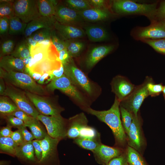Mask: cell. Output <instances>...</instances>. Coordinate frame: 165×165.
Returning <instances> with one entry per match:
<instances>
[{
  "mask_svg": "<svg viewBox=\"0 0 165 165\" xmlns=\"http://www.w3.org/2000/svg\"><path fill=\"white\" fill-rule=\"evenodd\" d=\"M120 102L115 97L113 104L108 110H96L90 107L83 110L107 125L111 130L114 138V146L125 149L128 145L127 138L122 124Z\"/></svg>",
  "mask_w": 165,
  "mask_h": 165,
  "instance_id": "1",
  "label": "cell"
},
{
  "mask_svg": "<svg viewBox=\"0 0 165 165\" xmlns=\"http://www.w3.org/2000/svg\"><path fill=\"white\" fill-rule=\"evenodd\" d=\"M0 77L7 84L25 91L42 96H48L46 87L35 82L29 75L24 72H7L0 68Z\"/></svg>",
  "mask_w": 165,
  "mask_h": 165,
  "instance_id": "2",
  "label": "cell"
},
{
  "mask_svg": "<svg viewBox=\"0 0 165 165\" xmlns=\"http://www.w3.org/2000/svg\"><path fill=\"white\" fill-rule=\"evenodd\" d=\"M46 88L49 93L56 90H60L72 99L83 110L90 107L79 89L64 74L59 78L54 77Z\"/></svg>",
  "mask_w": 165,
  "mask_h": 165,
  "instance_id": "3",
  "label": "cell"
},
{
  "mask_svg": "<svg viewBox=\"0 0 165 165\" xmlns=\"http://www.w3.org/2000/svg\"><path fill=\"white\" fill-rule=\"evenodd\" d=\"M157 3H140L128 0H116L112 4V9L120 14H139L146 16L151 20L157 8Z\"/></svg>",
  "mask_w": 165,
  "mask_h": 165,
  "instance_id": "4",
  "label": "cell"
},
{
  "mask_svg": "<svg viewBox=\"0 0 165 165\" xmlns=\"http://www.w3.org/2000/svg\"><path fill=\"white\" fill-rule=\"evenodd\" d=\"M63 65L64 74L75 86L89 96L94 95V85L85 73L76 66L72 58Z\"/></svg>",
  "mask_w": 165,
  "mask_h": 165,
  "instance_id": "5",
  "label": "cell"
},
{
  "mask_svg": "<svg viewBox=\"0 0 165 165\" xmlns=\"http://www.w3.org/2000/svg\"><path fill=\"white\" fill-rule=\"evenodd\" d=\"M37 119L45 125L48 134L51 137L61 140L67 138L68 119L61 115L46 116L41 114Z\"/></svg>",
  "mask_w": 165,
  "mask_h": 165,
  "instance_id": "6",
  "label": "cell"
},
{
  "mask_svg": "<svg viewBox=\"0 0 165 165\" xmlns=\"http://www.w3.org/2000/svg\"><path fill=\"white\" fill-rule=\"evenodd\" d=\"M26 94L40 114L46 116L61 115L64 109L52 97L25 91Z\"/></svg>",
  "mask_w": 165,
  "mask_h": 165,
  "instance_id": "7",
  "label": "cell"
},
{
  "mask_svg": "<svg viewBox=\"0 0 165 165\" xmlns=\"http://www.w3.org/2000/svg\"><path fill=\"white\" fill-rule=\"evenodd\" d=\"M143 121L140 113L134 116L127 137V145L143 155L147 142L142 128Z\"/></svg>",
  "mask_w": 165,
  "mask_h": 165,
  "instance_id": "8",
  "label": "cell"
},
{
  "mask_svg": "<svg viewBox=\"0 0 165 165\" xmlns=\"http://www.w3.org/2000/svg\"><path fill=\"white\" fill-rule=\"evenodd\" d=\"M150 78L149 77H146L142 84L136 86L132 93L120 102V105L135 116L137 115L145 99L149 96L147 85Z\"/></svg>",
  "mask_w": 165,
  "mask_h": 165,
  "instance_id": "9",
  "label": "cell"
},
{
  "mask_svg": "<svg viewBox=\"0 0 165 165\" xmlns=\"http://www.w3.org/2000/svg\"><path fill=\"white\" fill-rule=\"evenodd\" d=\"M6 85V89L3 96L10 98L19 109L37 119L40 114L29 100L25 91L12 85Z\"/></svg>",
  "mask_w": 165,
  "mask_h": 165,
  "instance_id": "10",
  "label": "cell"
},
{
  "mask_svg": "<svg viewBox=\"0 0 165 165\" xmlns=\"http://www.w3.org/2000/svg\"><path fill=\"white\" fill-rule=\"evenodd\" d=\"M42 149L40 160L35 164L38 165H60L57 145L61 141L53 138L48 134L42 140H39Z\"/></svg>",
  "mask_w": 165,
  "mask_h": 165,
  "instance_id": "11",
  "label": "cell"
},
{
  "mask_svg": "<svg viewBox=\"0 0 165 165\" xmlns=\"http://www.w3.org/2000/svg\"><path fill=\"white\" fill-rule=\"evenodd\" d=\"M15 16L28 24L41 16L36 0H16L14 2Z\"/></svg>",
  "mask_w": 165,
  "mask_h": 165,
  "instance_id": "12",
  "label": "cell"
},
{
  "mask_svg": "<svg viewBox=\"0 0 165 165\" xmlns=\"http://www.w3.org/2000/svg\"><path fill=\"white\" fill-rule=\"evenodd\" d=\"M151 24L145 27H138L132 31L131 35L136 40L165 38V27L160 22L151 21Z\"/></svg>",
  "mask_w": 165,
  "mask_h": 165,
  "instance_id": "13",
  "label": "cell"
},
{
  "mask_svg": "<svg viewBox=\"0 0 165 165\" xmlns=\"http://www.w3.org/2000/svg\"><path fill=\"white\" fill-rule=\"evenodd\" d=\"M125 149L115 146L111 147L101 143L92 152L98 163L107 165L112 159L123 154Z\"/></svg>",
  "mask_w": 165,
  "mask_h": 165,
  "instance_id": "14",
  "label": "cell"
},
{
  "mask_svg": "<svg viewBox=\"0 0 165 165\" xmlns=\"http://www.w3.org/2000/svg\"><path fill=\"white\" fill-rule=\"evenodd\" d=\"M56 20L64 25L74 26L83 19L77 11L62 4H57L55 15Z\"/></svg>",
  "mask_w": 165,
  "mask_h": 165,
  "instance_id": "15",
  "label": "cell"
},
{
  "mask_svg": "<svg viewBox=\"0 0 165 165\" xmlns=\"http://www.w3.org/2000/svg\"><path fill=\"white\" fill-rule=\"evenodd\" d=\"M53 45H46L38 43L35 46L30 48L32 59L26 67L31 69L36 65L50 59L58 56L53 54L51 48Z\"/></svg>",
  "mask_w": 165,
  "mask_h": 165,
  "instance_id": "16",
  "label": "cell"
},
{
  "mask_svg": "<svg viewBox=\"0 0 165 165\" xmlns=\"http://www.w3.org/2000/svg\"><path fill=\"white\" fill-rule=\"evenodd\" d=\"M111 84L112 91L120 102L127 97L136 86L127 78L119 75L115 76L112 79Z\"/></svg>",
  "mask_w": 165,
  "mask_h": 165,
  "instance_id": "17",
  "label": "cell"
},
{
  "mask_svg": "<svg viewBox=\"0 0 165 165\" xmlns=\"http://www.w3.org/2000/svg\"><path fill=\"white\" fill-rule=\"evenodd\" d=\"M88 119L83 112L77 114L68 119L67 138L74 139L79 137L80 130L88 125Z\"/></svg>",
  "mask_w": 165,
  "mask_h": 165,
  "instance_id": "18",
  "label": "cell"
},
{
  "mask_svg": "<svg viewBox=\"0 0 165 165\" xmlns=\"http://www.w3.org/2000/svg\"><path fill=\"white\" fill-rule=\"evenodd\" d=\"M56 20L55 17H48L41 16L28 23L24 33L26 38L36 31L42 28L52 30L54 28Z\"/></svg>",
  "mask_w": 165,
  "mask_h": 165,
  "instance_id": "19",
  "label": "cell"
},
{
  "mask_svg": "<svg viewBox=\"0 0 165 165\" xmlns=\"http://www.w3.org/2000/svg\"><path fill=\"white\" fill-rule=\"evenodd\" d=\"M113 45H102L93 48L88 53L85 60V65L88 69L93 68L103 57L113 50Z\"/></svg>",
  "mask_w": 165,
  "mask_h": 165,
  "instance_id": "20",
  "label": "cell"
},
{
  "mask_svg": "<svg viewBox=\"0 0 165 165\" xmlns=\"http://www.w3.org/2000/svg\"><path fill=\"white\" fill-rule=\"evenodd\" d=\"M54 28L64 40H75L86 35L85 31L81 28L74 26L61 24L56 21Z\"/></svg>",
  "mask_w": 165,
  "mask_h": 165,
  "instance_id": "21",
  "label": "cell"
},
{
  "mask_svg": "<svg viewBox=\"0 0 165 165\" xmlns=\"http://www.w3.org/2000/svg\"><path fill=\"white\" fill-rule=\"evenodd\" d=\"M0 67L7 72L14 71L24 73L26 68L21 59L11 55L0 58Z\"/></svg>",
  "mask_w": 165,
  "mask_h": 165,
  "instance_id": "22",
  "label": "cell"
},
{
  "mask_svg": "<svg viewBox=\"0 0 165 165\" xmlns=\"http://www.w3.org/2000/svg\"><path fill=\"white\" fill-rule=\"evenodd\" d=\"M77 12L83 19L91 22L105 20L110 15L108 11L104 8L93 7Z\"/></svg>",
  "mask_w": 165,
  "mask_h": 165,
  "instance_id": "23",
  "label": "cell"
},
{
  "mask_svg": "<svg viewBox=\"0 0 165 165\" xmlns=\"http://www.w3.org/2000/svg\"><path fill=\"white\" fill-rule=\"evenodd\" d=\"M16 156L21 160L35 163L36 160L32 141L24 142L19 145L16 152Z\"/></svg>",
  "mask_w": 165,
  "mask_h": 165,
  "instance_id": "24",
  "label": "cell"
},
{
  "mask_svg": "<svg viewBox=\"0 0 165 165\" xmlns=\"http://www.w3.org/2000/svg\"><path fill=\"white\" fill-rule=\"evenodd\" d=\"M85 32L89 39L93 42H99L107 40L108 34L104 28L98 26H91L85 28Z\"/></svg>",
  "mask_w": 165,
  "mask_h": 165,
  "instance_id": "25",
  "label": "cell"
},
{
  "mask_svg": "<svg viewBox=\"0 0 165 165\" xmlns=\"http://www.w3.org/2000/svg\"><path fill=\"white\" fill-rule=\"evenodd\" d=\"M37 5L41 16L55 17L57 1L52 0H37Z\"/></svg>",
  "mask_w": 165,
  "mask_h": 165,
  "instance_id": "26",
  "label": "cell"
},
{
  "mask_svg": "<svg viewBox=\"0 0 165 165\" xmlns=\"http://www.w3.org/2000/svg\"><path fill=\"white\" fill-rule=\"evenodd\" d=\"M125 150L130 165H149L143 155L133 148L128 145Z\"/></svg>",
  "mask_w": 165,
  "mask_h": 165,
  "instance_id": "27",
  "label": "cell"
},
{
  "mask_svg": "<svg viewBox=\"0 0 165 165\" xmlns=\"http://www.w3.org/2000/svg\"><path fill=\"white\" fill-rule=\"evenodd\" d=\"M18 145L11 137H0V152L16 156Z\"/></svg>",
  "mask_w": 165,
  "mask_h": 165,
  "instance_id": "28",
  "label": "cell"
},
{
  "mask_svg": "<svg viewBox=\"0 0 165 165\" xmlns=\"http://www.w3.org/2000/svg\"><path fill=\"white\" fill-rule=\"evenodd\" d=\"M19 108L15 103L8 97L1 96L0 97V113L3 117L11 115Z\"/></svg>",
  "mask_w": 165,
  "mask_h": 165,
  "instance_id": "29",
  "label": "cell"
},
{
  "mask_svg": "<svg viewBox=\"0 0 165 165\" xmlns=\"http://www.w3.org/2000/svg\"><path fill=\"white\" fill-rule=\"evenodd\" d=\"M39 121L37 119L34 118L25 127L29 128L36 139L41 140L48 134Z\"/></svg>",
  "mask_w": 165,
  "mask_h": 165,
  "instance_id": "30",
  "label": "cell"
},
{
  "mask_svg": "<svg viewBox=\"0 0 165 165\" xmlns=\"http://www.w3.org/2000/svg\"><path fill=\"white\" fill-rule=\"evenodd\" d=\"M73 142L81 148L93 152L102 143L100 139L78 137L73 139Z\"/></svg>",
  "mask_w": 165,
  "mask_h": 165,
  "instance_id": "31",
  "label": "cell"
},
{
  "mask_svg": "<svg viewBox=\"0 0 165 165\" xmlns=\"http://www.w3.org/2000/svg\"><path fill=\"white\" fill-rule=\"evenodd\" d=\"M65 43L66 48L72 58L79 56L85 47L84 42L75 40H65Z\"/></svg>",
  "mask_w": 165,
  "mask_h": 165,
  "instance_id": "32",
  "label": "cell"
},
{
  "mask_svg": "<svg viewBox=\"0 0 165 165\" xmlns=\"http://www.w3.org/2000/svg\"><path fill=\"white\" fill-rule=\"evenodd\" d=\"M9 34L13 35L24 34L27 24L24 23L16 16L9 19Z\"/></svg>",
  "mask_w": 165,
  "mask_h": 165,
  "instance_id": "33",
  "label": "cell"
},
{
  "mask_svg": "<svg viewBox=\"0 0 165 165\" xmlns=\"http://www.w3.org/2000/svg\"><path fill=\"white\" fill-rule=\"evenodd\" d=\"M14 1V0H0V18L6 17L10 19L15 16Z\"/></svg>",
  "mask_w": 165,
  "mask_h": 165,
  "instance_id": "34",
  "label": "cell"
},
{
  "mask_svg": "<svg viewBox=\"0 0 165 165\" xmlns=\"http://www.w3.org/2000/svg\"><path fill=\"white\" fill-rule=\"evenodd\" d=\"M64 2L68 7L77 11H79L93 8L89 0H66Z\"/></svg>",
  "mask_w": 165,
  "mask_h": 165,
  "instance_id": "35",
  "label": "cell"
},
{
  "mask_svg": "<svg viewBox=\"0 0 165 165\" xmlns=\"http://www.w3.org/2000/svg\"><path fill=\"white\" fill-rule=\"evenodd\" d=\"M10 55L21 59L30 56L29 48L25 41L18 44Z\"/></svg>",
  "mask_w": 165,
  "mask_h": 165,
  "instance_id": "36",
  "label": "cell"
},
{
  "mask_svg": "<svg viewBox=\"0 0 165 165\" xmlns=\"http://www.w3.org/2000/svg\"><path fill=\"white\" fill-rule=\"evenodd\" d=\"M120 111L122 126L125 133L127 135L134 116L120 105Z\"/></svg>",
  "mask_w": 165,
  "mask_h": 165,
  "instance_id": "37",
  "label": "cell"
},
{
  "mask_svg": "<svg viewBox=\"0 0 165 165\" xmlns=\"http://www.w3.org/2000/svg\"><path fill=\"white\" fill-rule=\"evenodd\" d=\"M51 40L58 53L66 49L65 40L54 28L51 31Z\"/></svg>",
  "mask_w": 165,
  "mask_h": 165,
  "instance_id": "38",
  "label": "cell"
},
{
  "mask_svg": "<svg viewBox=\"0 0 165 165\" xmlns=\"http://www.w3.org/2000/svg\"><path fill=\"white\" fill-rule=\"evenodd\" d=\"M79 137L100 139V133L94 128L87 125L80 130Z\"/></svg>",
  "mask_w": 165,
  "mask_h": 165,
  "instance_id": "39",
  "label": "cell"
},
{
  "mask_svg": "<svg viewBox=\"0 0 165 165\" xmlns=\"http://www.w3.org/2000/svg\"><path fill=\"white\" fill-rule=\"evenodd\" d=\"M141 41L150 46L157 52L165 54V38L144 39Z\"/></svg>",
  "mask_w": 165,
  "mask_h": 165,
  "instance_id": "40",
  "label": "cell"
},
{
  "mask_svg": "<svg viewBox=\"0 0 165 165\" xmlns=\"http://www.w3.org/2000/svg\"><path fill=\"white\" fill-rule=\"evenodd\" d=\"M52 30L46 28L41 29L35 32L31 35L34 40L38 43L46 39H51Z\"/></svg>",
  "mask_w": 165,
  "mask_h": 165,
  "instance_id": "41",
  "label": "cell"
},
{
  "mask_svg": "<svg viewBox=\"0 0 165 165\" xmlns=\"http://www.w3.org/2000/svg\"><path fill=\"white\" fill-rule=\"evenodd\" d=\"M164 86L161 84H155L152 78L150 77L147 85L149 96L155 97L163 91Z\"/></svg>",
  "mask_w": 165,
  "mask_h": 165,
  "instance_id": "42",
  "label": "cell"
},
{
  "mask_svg": "<svg viewBox=\"0 0 165 165\" xmlns=\"http://www.w3.org/2000/svg\"><path fill=\"white\" fill-rule=\"evenodd\" d=\"M14 46L15 42L13 40L9 39L4 41L0 46V58L10 55L14 49Z\"/></svg>",
  "mask_w": 165,
  "mask_h": 165,
  "instance_id": "43",
  "label": "cell"
},
{
  "mask_svg": "<svg viewBox=\"0 0 165 165\" xmlns=\"http://www.w3.org/2000/svg\"><path fill=\"white\" fill-rule=\"evenodd\" d=\"M152 21L161 22L165 21V1L160 2L157 7L155 15Z\"/></svg>",
  "mask_w": 165,
  "mask_h": 165,
  "instance_id": "44",
  "label": "cell"
},
{
  "mask_svg": "<svg viewBox=\"0 0 165 165\" xmlns=\"http://www.w3.org/2000/svg\"><path fill=\"white\" fill-rule=\"evenodd\" d=\"M7 125L17 129L23 126H24V122L17 117L12 115L6 116L4 117Z\"/></svg>",
  "mask_w": 165,
  "mask_h": 165,
  "instance_id": "45",
  "label": "cell"
},
{
  "mask_svg": "<svg viewBox=\"0 0 165 165\" xmlns=\"http://www.w3.org/2000/svg\"><path fill=\"white\" fill-rule=\"evenodd\" d=\"M107 165H130L127 161L126 150L121 155L110 160Z\"/></svg>",
  "mask_w": 165,
  "mask_h": 165,
  "instance_id": "46",
  "label": "cell"
},
{
  "mask_svg": "<svg viewBox=\"0 0 165 165\" xmlns=\"http://www.w3.org/2000/svg\"><path fill=\"white\" fill-rule=\"evenodd\" d=\"M11 115L22 121L24 123L25 126L35 118L19 109L14 112Z\"/></svg>",
  "mask_w": 165,
  "mask_h": 165,
  "instance_id": "47",
  "label": "cell"
},
{
  "mask_svg": "<svg viewBox=\"0 0 165 165\" xmlns=\"http://www.w3.org/2000/svg\"><path fill=\"white\" fill-rule=\"evenodd\" d=\"M32 142L34 149L35 157L36 160V163L39 161L41 159L42 149L39 140L35 139L33 140Z\"/></svg>",
  "mask_w": 165,
  "mask_h": 165,
  "instance_id": "48",
  "label": "cell"
},
{
  "mask_svg": "<svg viewBox=\"0 0 165 165\" xmlns=\"http://www.w3.org/2000/svg\"><path fill=\"white\" fill-rule=\"evenodd\" d=\"M9 26V19L6 17L0 18V34L3 35L8 32Z\"/></svg>",
  "mask_w": 165,
  "mask_h": 165,
  "instance_id": "49",
  "label": "cell"
},
{
  "mask_svg": "<svg viewBox=\"0 0 165 165\" xmlns=\"http://www.w3.org/2000/svg\"><path fill=\"white\" fill-rule=\"evenodd\" d=\"M19 129L23 136L24 142L32 141L35 139V138L31 132H30L24 126H22L17 129Z\"/></svg>",
  "mask_w": 165,
  "mask_h": 165,
  "instance_id": "50",
  "label": "cell"
},
{
  "mask_svg": "<svg viewBox=\"0 0 165 165\" xmlns=\"http://www.w3.org/2000/svg\"><path fill=\"white\" fill-rule=\"evenodd\" d=\"M11 138L18 145H20L24 142L22 134L19 129L13 131Z\"/></svg>",
  "mask_w": 165,
  "mask_h": 165,
  "instance_id": "51",
  "label": "cell"
},
{
  "mask_svg": "<svg viewBox=\"0 0 165 165\" xmlns=\"http://www.w3.org/2000/svg\"><path fill=\"white\" fill-rule=\"evenodd\" d=\"M58 54L59 59L62 64L68 62L72 58L66 48L59 52Z\"/></svg>",
  "mask_w": 165,
  "mask_h": 165,
  "instance_id": "52",
  "label": "cell"
},
{
  "mask_svg": "<svg viewBox=\"0 0 165 165\" xmlns=\"http://www.w3.org/2000/svg\"><path fill=\"white\" fill-rule=\"evenodd\" d=\"M54 77L53 75L49 73H45L42 75L41 78L37 82L41 85L48 84Z\"/></svg>",
  "mask_w": 165,
  "mask_h": 165,
  "instance_id": "53",
  "label": "cell"
},
{
  "mask_svg": "<svg viewBox=\"0 0 165 165\" xmlns=\"http://www.w3.org/2000/svg\"><path fill=\"white\" fill-rule=\"evenodd\" d=\"M12 128L11 126L8 125L2 128L0 130V137H11L13 132L12 130Z\"/></svg>",
  "mask_w": 165,
  "mask_h": 165,
  "instance_id": "54",
  "label": "cell"
},
{
  "mask_svg": "<svg viewBox=\"0 0 165 165\" xmlns=\"http://www.w3.org/2000/svg\"><path fill=\"white\" fill-rule=\"evenodd\" d=\"M89 1L94 8H104L105 1L104 0H90Z\"/></svg>",
  "mask_w": 165,
  "mask_h": 165,
  "instance_id": "55",
  "label": "cell"
},
{
  "mask_svg": "<svg viewBox=\"0 0 165 165\" xmlns=\"http://www.w3.org/2000/svg\"><path fill=\"white\" fill-rule=\"evenodd\" d=\"M24 73L29 75L34 80L37 82L41 78L42 74L31 71L28 68H25Z\"/></svg>",
  "mask_w": 165,
  "mask_h": 165,
  "instance_id": "56",
  "label": "cell"
},
{
  "mask_svg": "<svg viewBox=\"0 0 165 165\" xmlns=\"http://www.w3.org/2000/svg\"><path fill=\"white\" fill-rule=\"evenodd\" d=\"M64 68L61 64L60 67L58 69L54 70L49 73L53 75L54 77L59 78L64 74Z\"/></svg>",
  "mask_w": 165,
  "mask_h": 165,
  "instance_id": "57",
  "label": "cell"
},
{
  "mask_svg": "<svg viewBox=\"0 0 165 165\" xmlns=\"http://www.w3.org/2000/svg\"><path fill=\"white\" fill-rule=\"evenodd\" d=\"M26 38L25 41L29 46L30 49L31 46H35L37 44V43L34 40L31 35Z\"/></svg>",
  "mask_w": 165,
  "mask_h": 165,
  "instance_id": "58",
  "label": "cell"
},
{
  "mask_svg": "<svg viewBox=\"0 0 165 165\" xmlns=\"http://www.w3.org/2000/svg\"><path fill=\"white\" fill-rule=\"evenodd\" d=\"M6 89V83L4 79L0 78V95L3 96Z\"/></svg>",
  "mask_w": 165,
  "mask_h": 165,
  "instance_id": "59",
  "label": "cell"
},
{
  "mask_svg": "<svg viewBox=\"0 0 165 165\" xmlns=\"http://www.w3.org/2000/svg\"><path fill=\"white\" fill-rule=\"evenodd\" d=\"M32 57L31 55L28 57L21 59L22 60L26 67L28 65Z\"/></svg>",
  "mask_w": 165,
  "mask_h": 165,
  "instance_id": "60",
  "label": "cell"
},
{
  "mask_svg": "<svg viewBox=\"0 0 165 165\" xmlns=\"http://www.w3.org/2000/svg\"><path fill=\"white\" fill-rule=\"evenodd\" d=\"M10 163L8 161L1 160L0 161V165H9Z\"/></svg>",
  "mask_w": 165,
  "mask_h": 165,
  "instance_id": "61",
  "label": "cell"
},
{
  "mask_svg": "<svg viewBox=\"0 0 165 165\" xmlns=\"http://www.w3.org/2000/svg\"><path fill=\"white\" fill-rule=\"evenodd\" d=\"M162 92L165 101V86H164Z\"/></svg>",
  "mask_w": 165,
  "mask_h": 165,
  "instance_id": "62",
  "label": "cell"
},
{
  "mask_svg": "<svg viewBox=\"0 0 165 165\" xmlns=\"http://www.w3.org/2000/svg\"><path fill=\"white\" fill-rule=\"evenodd\" d=\"M161 22L163 24V25L165 27V21H161V22Z\"/></svg>",
  "mask_w": 165,
  "mask_h": 165,
  "instance_id": "63",
  "label": "cell"
}]
</instances>
